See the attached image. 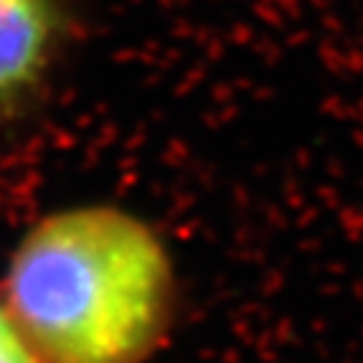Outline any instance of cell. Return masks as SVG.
I'll list each match as a JSON object with an SVG mask.
<instances>
[{"mask_svg":"<svg viewBox=\"0 0 363 363\" xmlns=\"http://www.w3.org/2000/svg\"><path fill=\"white\" fill-rule=\"evenodd\" d=\"M169 259L143 220L89 205L54 213L13 253V323L49 363H138L162 331Z\"/></svg>","mask_w":363,"mask_h":363,"instance_id":"cell-1","label":"cell"},{"mask_svg":"<svg viewBox=\"0 0 363 363\" xmlns=\"http://www.w3.org/2000/svg\"><path fill=\"white\" fill-rule=\"evenodd\" d=\"M65 27L62 0H0V97L30 89Z\"/></svg>","mask_w":363,"mask_h":363,"instance_id":"cell-2","label":"cell"},{"mask_svg":"<svg viewBox=\"0 0 363 363\" xmlns=\"http://www.w3.org/2000/svg\"><path fill=\"white\" fill-rule=\"evenodd\" d=\"M0 363H38L25 334L13 323L11 315L3 310H0Z\"/></svg>","mask_w":363,"mask_h":363,"instance_id":"cell-3","label":"cell"}]
</instances>
